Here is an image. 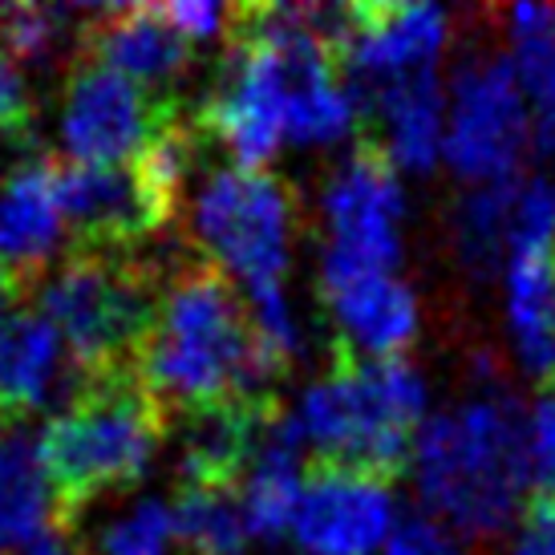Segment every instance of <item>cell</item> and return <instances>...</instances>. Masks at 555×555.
<instances>
[{"label":"cell","instance_id":"obj_9","mask_svg":"<svg viewBox=\"0 0 555 555\" xmlns=\"http://www.w3.org/2000/svg\"><path fill=\"white\" fill-rule=\"evenodd\" d=\"M179 114L175 98L151 93L106 65L78 57L65 81L62 142L74 163L114 167L139 158Z\"/></svg>","mask_w":555,"mask_h":555},{"label":"cell","instance_id":"obj_15","mask_svg":"<svg viewBox=\"0 0 555 555\" xmlns=\"http://www.w3.org/2000/svg\"><path fill=\"white\" fill-rule=\"evenodd\" d=\"M57 167L49 155H21L0 179V272L25 284V293L46 280L65 232Z\"/></svg>","mask_w":555,"mask_h":555},{"label":"cell","instance_id":"obj_7","mask_svg":"<svg viewBox=\"0 0 555 555\" xmlns=\"http://www.w3.org/2000/svg\"><path fill=\"white\" fill-rule=\"evenodd\" d=\"M328 247L321 256V293L365 276H389L401 256L405 195L398 167L365 134L337 167L324 191Z\"/></svg>","mask_w":555,"mask_h":555},{"label":"cell","instance_id":"obj_2","mask_svg":"<svg viewBox=\"0 0 555 555\" xmlns=\"http://www.w3.org/2000/svg\"><path fill=\"white\" fill-rule=\"evenodd\" d=\"M414 470L434 515L470 535L503 531L531 482L524 405L494 386L463 410L434 414L414 434Z\"/></svg>","mask_w":555,"mask_h":555},{"label":"cell","instance_id":"obj_34","mask_svg":"<svg viewBox=\"0 0 555 555\" xmlns=\"http://www.w3.org/2000/svg\"><path fill=\"white\" fill-rule=\"evenodd\" d=\"M21 555H93V552H86V543L74 535V524L49 519V524L33 535L29 547H25Z\"/></svg>","mask_w":555,"mask_h":555},{"label":"cell","instance_id":"obj_30","mask_svg":"<svg viewBox=\"0 0 555 555\" xmlns=\"http://www.w3.org/2000/svg\"><path fill=\"white\" fill-rule=\"evenodd\" d=\"M527 466L535 491H555V398H540L527 417Z\"/></svg>","mask_w":555,"mask_h":555},{"label":"cell","instance_id":"obj_25","mask_svg":"<svg viewBox=\"0 0 555 555\" xmlns=\"http://www.w3.org/2000/svg\"><path fill=\"white\" fill-rule=\"evenodd\" d=\"M90 4H0V53L25 65L53 62L74 21H86Z\"/></svg>","mask_w":555,"mask_h":555},{"label":"cell","instance_id":"obj_22","mask_svg":"<svg viewBox=\"0 0 555 555\" xmlns=\"http://www.w3.org/2000/svg\"><path fill=\"white\" fill-rule=\"evenodd\" d=\"M53 519L41 447L25 430L0 434V555H21L29 540Z\"/></svg>","mask_w":555,"mask_h":555},{"label":"cell","instance_id":"obj_13","mask_svg":"<svg viewBox=\"0 0 555 555\" xmlns=\"http://www.w3.org/2000/svg\"><path fill=\"white\" fill-rule=\"evenodd\" d=\"M389 482L333 466H309L293 540L305 555H373L393 535Z\"/></svg>","mask_w":555,"mask_h":555},{"label":"cell","instance_id":"obj_31","mask_svg":"<svg viewBox=\"0 0 555 555\" xmlns=\"http://www.w3.org/2000/svg\"><path fill=\"white\" fill-rule=\"evenodd\" d=\"M386 555H466L434 519H401L386 543Z\"/></svg>","mask_w":555,"mask_h":555},{"label":"cell","instance_id":"obj_11","mask_svg":"<svg viewBox=\"0 0 555 555\" xmlns=\"http://www.w3.org/2000/svg\"><path fill=\"white\" fill-rule=\"evenodd\" d=\"M450 21L438 4H345V37L337 46L340 81L361 109L365 98L401 78L430 74L447 46Z\"/></svg>","mask_w":555,"mask_h":555},{"label":"cell","instance_id":"obj_33","mask_svg":"<svg viewBox=\"0 0 555 555\" xmlns=\"http://www.w3.org/2000/svg\"><path fill=\"white\" fill-rule=\"evenodd\" d=\"M158 9H163V16L183 33L186 41L219 37L223 21H232L228 9H223V4H211V0H170V4H158Z\"/></svg>","mask_w":555,"mask_h":555},{"label":"cell","instance_id":"obj_24","mask_svg":"<svg viewBox=\"0 0 555 555\" xmlns=\"http://www.w3.org/2000/svg\"><path fill=\"white\" fill-rule=\"evenodd\" d=\"M175 540L191 555H247V524L240 491L228 487H179L170 503Z\"/></svg>","mask_w":555,"mask_h":555},{"label":"cell","instance_id":"obj_19","mask_svg":"<svg viewBox=\"0 0 555 555\" xmlns=\"http://www.w3.org/2000/svg\"><path fill=\"white\" fill-rule=\"evenodd\" d=\"M357 114H365L377 122L382 139H370L389 155V163L401 170H426L438 163L442 155V86L438 74H414V78H401L386 90H377L373 98L361 102Z\"/></svg>","mask_w":555,"mask_h":555},{"label":"cell","instance_id":"obj_35","mask_svg":"<svg viewBox=\"0 0 555 555\" xmlns=\"http://www.w3.org/2000/svg\"><path fill=\"white\" fill-rule=\"evenodd\" d=\"M547 386H552V393H547V398H555V373L547 377Z\"/></svg>","mask_w":555,"mask_h":555},{"label":"cell","instance_id":"obj_26","mask_svg":"<svg viewBox=\"0 0 555 555\" xmlns=\"http://www.w3.org/2000/svg\"><path fill=\"white\" fill-rule=\"evenodd\" d=\"M511 65L527 98L540 109L555 106V4L511 9Z\"/></svg>","mask_w":555,"mask_h":555},{"label":"cell","instance_id":"obj_20","mask_svg":"<svg viewBox=\"0 0 555 555\" xmlns=\"http://www.w3.org/2000/svg\"><path fill=\"white\" fill-rule=\"evenodd\" d=\"M300 450L305 434L293 414H276L268 426L260 454L240 482V507H244L247 535L260 543H280L293 535V519L300 507Z\"/></svg>","mask_w":555,"mask_h":555},{"label":"cell","instance_id":"obj_21","mask_svg":"<svg viewBox=\"0 0 555 555\" xmlns=\"http://www.w3.org/2000/svg\"><path fill=\"white\" fill-rule=\"evenodd\" d=\"M507 312L515 349L531 373H555V247L507 260Z\"/></svg>","mask_w":555,"mask_h":555},{"label":"cell","instance_id":"obj_5","mask_svg":"<svg viewBox=\"0 0 555 555\" xmlns=\"http://www.w3.org/2000/svg\"><path fill=\"white\" fill-rule=\"evenodd\" d=\"M37 300L78 382H90L139 370L163 309V276L134 251L74 247L62 268L37 284Z\"/></svg>","mask_w":555,"mask_h":555},{"label":"cell","instance_id":"obj_29","mask_svg":"<svg viewBox=\"0 0 555 555\" xmlns=\"http://www.w3.org/2000/svg\"><path fill=\"white\" fill-rule=\"evenodd\" d=\"M37 122V106H33V90L25 81V69L0 53V139L25 142Z\"/></svg>","mask_w":555,"mask_h":555},{"label":"cell","instance_id":"obj_16","mask_svg":"<svg viewBox=\"0 0 555 555\" xmlns=\"http://www.w3.org/2000/svg\"><path fill=\"white\" fill-rule=\"evenodd\" d=\"M276 414V398H235L183 414V450H179L183 487H228V491H240V482L256 463Z\"/></svg>","mask_w":555,"mask_h":555},{"label":"cell","instance_id":"obj_4","mask_svg":"<svg viewBox=\"0 0 555 555\" xmlns=\"http://www.w3.org/2000/svg\"><path fill=\"white\" fill-rule=\"evenodd\" d=\"M422 410L426 382L405 357L357 361L337 353L333 373L305 389L296 422L317 466L393 482L414 459Z\"/></svg>","mask_w":555,"mask_h":555},{"label":"cell","instance_id":"obj_6","mask_svg":"<svg viewBox=\"0 0 555 555\" xmlns=\"http://www.w3.org/2000/svg\"><path fill=\"white\" fill-rule=\"evenodd\" d=\"M195 235L219 272L244 288L284 284L293 251V195L272 170H211L195 195Z\"/></svg>","mask_w":555,"mask_h":555},{"label":"cell","instance_id":"obj_18","mask_svg":"<svg viewBox=\"0 0 555 555\" xmlns=\"http://www.w3.org/2000/svg\"><path fill=\"white\" fill-rule=\"evenodd\" d=\"M62 337L46 312L16 309L0 321V426L33 417L62 382Z\"/></svg>","mask_w":555,"mask_h":555},{"label":"cell","instance_id":"obj_23","mask_svg":"<svg viewBox=\"0 0 555 555\" xmlns=\"http://www.w3.org/2000/svg\"><path fill=\"white\" fill-rule=\"evenodd\" d=\"M524 179H494V183L470 186L454 207V256L475 280H491L499 263L511 256V223L519 203Z\"/></svg>","mask_w":555,"mask_h":555},{"label":"cell","instance_id":"obj_12","mask_svg":"<svg viewBox=\"0 0 555 555\" xmlns=\"http://www.w3.org/2000/svg\"><path fill=\"white\" fill-rule=\"evenodd\" d=\"M191 122L199 139H216L235 158V167L244 170H263V163H272L280 151V142L288 139L276 78L260 53L244 41H235L223 53Z\"/></svg>","mask_w":555,"mask_h":555},{"label":"cell","instance_id":"obj_27","mask_svg":"<svg viewBox=\"0 0 555 555\" xmlns=\"http://www.w3.org/2000/svg\"><path fill=\"white\" fill-rule=\"evenodd\" d=\"M170 535H175L170 507H163L158 499H142L130 515L102 531L93 555H167Z\"/></svg>","mask_w":555,"mask_h":555},{"label":"cell","instance_id":"obj_32","mask_svg":"<svg viewBox=\"0 0 555 555\" xmlns=\"http://www.w3.org/2000/svg\"><path fill=\"white\" fill-rule=\"evenodd\" d=\"M515 555H555V491H531Z\"/></svg>","mask_w":555,"mask_h":555},{"label":"cell","instance_id":"obj_8","mask_svg":"<svg viewBox=\"0 0 555 555\" xmlns=\"http://www.w3.org/2000/svg\"><path fill=\"white\" fill-rule=\"evenodd\" d=\"M450 93L454 102L442 155L454 175L475 186L511 179L531 134L524 86L511 57H466L450 81Z\"/></svg>","mask_w":555,"mask_h":555},{"label":"cell","instance_id":"obj_14","mask_svg":"<svg viewBox=\"0 0 555 555\" xmlns=\"http://www.w3.org/2000/svg\"><path fill=\"white\" fill-rule=\"evenodd\" d=\"M78 57L130 78L142 90H167L191 69L195 41L170 25L158 4H90L78 25Z\"/></svg>","mask_w":555,"mask_h":555},{"label":"cell","instance_id":"obj_17","mask_svg":"<svg viewBox=\"0 0 555 555\" xmlns=\"http://www.w3.org/2000/svg\"><path fill=\"white\" fill-rule=\"evenodd\" d=\"M324 309L333 317L337 328L340 357H357V361H386L401 357L417 337V300L410 284L398 276H365L353 284L328 288Z\"/></svg>","mask_w":555,"mask_h":555},{"label":"cell","instance_id":"obj_3","mask_svg":"<svg viewBox=\"0 0 555 555\" xmlns=\"http://www.w3.org/2000/svg\"><path fill=\"white\" fill-rule=\"evenodd\" d=\"M167 405L146 389L139 370L78 382L74 398L49 417L37 447L53 491V519L78 524L102 491L134 487L167 434Z\"/></svg>","mask_w":555,"mask_h":555},{"label":"cell","instance_id":"obj_10","mask_svg":"<svg viewBox=\"0 0 555 555\" xmlns=\"http://www.w3.org/2000/svg\"><path fill=\"white\" fill-rule=\"evenodd\" d=\"M57 195L74 244L90 251H139L167 232L179 211V199L151 179L139 158L114 167H57Z\"/></svg>","mask_w":555,"mask_h":555},{"label":"cell","instance_id":"obj_28","mask_svg":"<svg viewBox=\"0 0 555 555\" xmlns=\"http://www.w3.org/2000/svg\"><path fill=\"white\" fill-rule=\"evenodd\" d=\"M540 247H555V183L552 179H531V183H524L519 203H515V223H511V256H515V251H540Z\"/></svg>","mask_w":555,"mask_h":555},{"label":"cell","instance_id":"obj_1","mask_svg":"<svg viewBox=\"0 0 555 555\" xmlns=\"http://www.w3.org/2000/svg\"><path fill=\"white\" fill-rule=\"evenodd\" d=\"M284 373L228 272L195 256L179 263L163 288L155 333L139 357V377L167 414H191L235 398L272 401V386Z\"/></svg>","mask_w":555,"mask_h":555}]
</instances>
